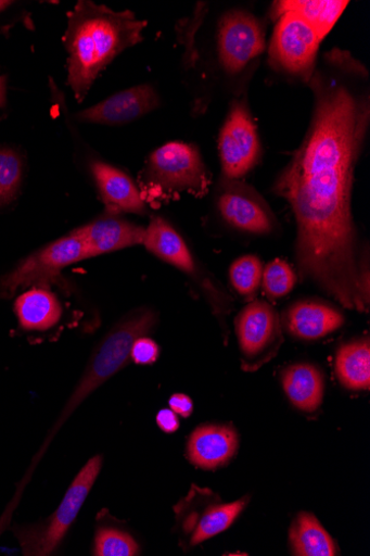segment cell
Masks as SVG:
<instances>
[{
  "mask_svg": "<svg viewBox=\"0 0 370 556\" xmlns=\"http://www.w3.org/2000/svg\"><path fill=\"white\" fill-rule=\"evenodd\" d=\"M102 465L95 456L82 468L68 489L60 508L43 525L17 534L25 555H49L65 538L77 518Z\"/></svg>",
  "mask_w": 370,
  "mask_h": 556,
  "instance_id": "4",
  "label": "cell"
},
{
  "mask_svg": "<svg viewBox=\"0 0 370 556\" xmlns=\"http://www.w3.org/2000/svg\"><path fill=\"white\" fill-rule=\"evenodd\" d=\"M290 544L293 555L298 556H335L340 553L330 533L308 513L298 514L292 522Z\"/></svg>",
  "mask_w": 370,
  "mask_h": 556,
  "instance_id": "22",
  "label": "cell"
},
{
  "mask_svg": "<svg viewBox=\"0 0 370 556\" xmlns=\"http://www.w3.org/2000/svg\"><path fill=\"white\" fill-rule=\"evenodd\" d=\"M148 166L152 180L163 189L188 190L197 195L207 190L205 166L191 144L175 141L157 148Z\"/></svg>",
  "mask_w": 370,
  "mask_h": 556,
  "instance_id": "9",
  "label": "cell"
},
{
  "mask_svg": "<svg viewBox=\"0 0 370 556\" xmlns=\"http://www.w3.org/2000/svg\"><path fill=\"white\" fill-rule=\"evenodd\" d=\"M235 330L245 371H255L272 361L284 341L278 313L260 300L251 302L240 313Z\"/></svg>",
  "mask_w": 370,
  "mask_h": 556,
  "instance_id": "5",
  "label": "cell"
},
{
  "mask_svg": "<svg viewBox=\"0 0 370 556\" xmlns=\"http://www.w3.org/2000/svg\"><path fill=\"white\" fill-rule=\"evenodd\" d=\"M218 207L224 219L241 231L269 235L276 229V218L267 202L239 180L227 179L222 184Z\"/></svg>",
  "mask_w": 370,
  "mask_h": 556,
  "instance_id": "12",
  "label": "cell"
},
{
  "mask_svg": "<svg viewBox=\"0 0 370 556\" xmlns=\"http://www.w3.org/2000/svg\"><path fill=\"white\" fill-rule=\"evenodd\" d=\"M345 323L343 314L322 301L303 300L283 315L288 332L299 340L312 341L339 330Z\"/></svg>",
  "mask_w": 370,
  "mask_h": 556,
  "instance_id": "16",
  "label": "cell"
},
{
  "mask_svg": "<svg viewBox=\"0 0 370 556\" xmlns=\"http://www.w3.org/2000/svg\"><path fill=\"white\" fill-rule=\"evenodd\" d=\"M156 424L166 433H174L180 428L178 415L171 409L158 412Z\"/></svg>",
  "mask_w": 370,
  "mask_h": 556,
  "instance_id": "30",
  "label": "cell"
},
{
  "mask_svg": "<svg viewBox=\"0 0 370 556\" xmlns=\"http://www.w3.org/2000/svg\"><path fill=\"white\" fill-rule=\"evenodd\" d=\"M88 258L84 241L74 231L21 263L15 270L0 280V289L14 293L18 288H41L54 283L65 268Z\"/></svg>",
  "mask_w": 370,
  "mask_h": 556,
  "instance_id": "6",
  "label": "cell"
},
{
  "mask_svg": "<svg viewBox=\"0 0 370 556\" xmlns=\"http://www.w3.org/2000/svg\"><path fill=\"white\" fill-rule=\"evenodd\" d=\"M7 104V77H0V108Z\"/></svg>",
  "mask_w": 370,
  "mask_h": 556,
  "instance_id": "31",
  "label": "cell"
},
{
  "mask_svg": "<svg viewBox=\"0 0 370 556\" xmlns=\"http://www.w3.org/2000/svg\"><path fill=\"white\" fill-rule=\"evenodd\" d=\"M68 22L64 37L69 53L68 84L81 101L105 67L143 40L148 23L131 12L117 13L84 0L68 14Z\"/></svg>",
  "mask_w": 370,
  "mask_h": 556,
  "instance_id": "2",
  "label": "cell"
},
{
  "mask_svg": "<svg viewBox=\"0 0 370 556\" xmlns=\"http://www.w3.org/2000/svg\"><path fill=\"white\" fill-rule=\"evenodd\" d=\"M75 232L85 243L89 258L142 244L144 228L117 214L101 216Z\"/></svg>",
  "mask_w": 370,
  "mask_h": 556,
  "instance_id": "14",
  "label": "cell"
},
{
  "mask_svg": "<svg viewBox=\"0 0 370 556\" xmlns=\"http://www.w3.org/2000/svg\"><path fill=\"white\" fill-rule=\"evenodd\" d=\"M239 448V434L230 426L206 425L196 428L188 442V457L197 468L216 470L226 466Z\"/></svg>",
  "mask_w": 370,
  "mask_h": 556,
  "instance_id": "15",
  "label": "cell"
},
{
  "mask_svg": "<svg viewBox=\"0 0 370 556\" xmlns=\"http://www.w3.org/2000/svg\"><path fill=\"white\" fill-rule=\"evenodd\" d=\"M102 200L112 214H144L143 198L132 179L122 170L101 162L90 166Z\"/></svg>",
  "mask_w": 370,
  "mask_h": 556,
  "instance_id": "17",
  "label": "cell"
},
{
  "mask_svg": "<svg viewBox=\"0 0 370 556\" xmlns=\"http://www.w3.org/2000/svg\"><path fill=\"white\" fill-rule=\"evenodd\" d=\"M335 370L340 382L349 390L362 391L370 388L369 339L343 344L337 352Z\"/></svg>",
  "mask_w": 370,
  "mask_h": 556,
  "instance_id": "23",
  "label": "cell"
},
{
  "mask_svg": "<svg viewBox=\"0 0 370 556\" xmlns=\"http://www.w3.org/2000/svg\"><path fill=\"white\" fill-rule=\"evenodd\" d=\"M161 99L150 85L118 92L77 115L84 123L117 126L133 122L154 111Z\"/></svg>",
  "mask_w": 370,
  "mask_h": 556,
  "instance_id": "13",
  "label": "cell"
},
{
  "mask_svg": "<svg viewBox=\"0 0 370 556\" xmlns=\"http://www.w3.org/2000/svg\"><path fill=\"white\" fill-rule=\"evenodd\" d=\"M266 49V38L258 21L246 12L227 14L219 30V53L224 68L232 75L241 73Z\"/></svg>",
  "mask_w": 370,
  "mask_h": 556,
  "instance_id": "11",
  "label": "cell"
},
{
  "mask_svg": "<svg viewBox=\"0 0 370 556\" xmlns=\"http://www.w3.org/2000/svg\"><path fill=\"white\" fill-rule=\"evenodd\" d=\"M158 355H161V349L149 338L141 337L132 345L131 359L138 365H152Z\"/></svg>",
  "mask_w": 370,
  "mask_h": 556,
  "instance_id": "28",
  "label": "cell"
},
{
  "mask_svg": "<svg viewBox=\"0 0 370 556\" xmlns=\"http://www.w3.org/2000/svg\"><path fill=\"white\" fill-rule=\"evenodd\" d=\"M169 404L171 410L183 418H189L193 413V402L183 393L174 394Z\"/></svg>",
  "mask_w": 370,
  "mask_h": 556,
  "instance_id": "29",
  "label": "cell"
},
{
  "mask_svg": "<svg viewBox=\"0 0 370 556\" xmlns=\"http://www.w3.org/2000/svg\"><path fill=\"white\" fill-rule=\"evenodd\" d=\"M21 326L26 330L44 331L62 318L63 309L55 294L36 287L22 294L15 305Z\"/></svg>",
  "mask_w": 370,
  "mask_h": 556,
  "instance_id": "20",
  "label": "cell"
},
{
  "mask_svg": "<svg viewBox=\"0 0 370 556\" xmlns=\"http://www.w3.org/2000/svg\"><path fill=\"white\" fill-rule=\"evenodd\" d=\"M250 496L225 503L213 491L193 486L188 498L179 505V519L186 541L196 546L228 530L246 508Z\"/></svg>",
  "mask_w": 370,
  "mask_h": 556,
  "instance_id": "7",
  "label": "cell"
},
{
  "mask_svg": "<svg viewBox=\"0 0 370 556\" xmlns=\"http://www.w3.org/2000/svg\"><path fill=\"white\" fill-rule=\"evenodd\" d=\"M23 176L21 156L10 148L0 149V207L16 197Z\"/></svg>",
  "mask_w": 370,
  "mask_h": 556,
  "instance_id": "24",
  "label": "cell"
},
{
  "mask_svg": "<svg viewBox=\"0 0 370 556\" xmlns=\"http://www.w3.org/2000/svg\"><path fill=\"white\" fill-rule=\"evenodd\" d=\"M220 157L227 179L238 180L257 163L259 140L256 127L246 109L233 106L220 135Z\"/></svg>",
  "mask_w": 370,
  "mask_h": 556,
  "instance_id": "10",
  "label": "cell"
},
{
  "mask_svg": "<svg viewBox=\"0 0 370 556\" xmlns=\"http://www.w3.org/2000/svg\"><path fill=\"white\" fill-rule=\"evenodd\" d=\"M142 244L157 258L196 276L197 270L191 252L182 237L162 217H154L144 229Z\"/></svg>",
  "mask_w": 370,
  "mask_h": 556,
  "instance_id": "18",
  "label": "cell"
},
{
  "mask_svg": "<svg viewBox=\"0 0 370 556\" xmlns=\"http://www.w3.org/2000/svg\"><path fill=\"white\" fill-rule=\"evenodd\" d=\"M93 554L98 556H135L139 554V545L125 531L102 528L97 531Z\"/></svg>",
  "mask_w": 370,
  "mask_h": 556,
  "instance_id": "25",
  "label": "cell"
},
{
  "mask_svg": "<svg viewBox=\"0 0 370 556\" xmlns=\"http://www.w3.org/2000/svg\"><path fill=\"white\" fill-rule=\"evenodd\" d=\"M155 324L156 315L151 309L140 308L103 339L63 412V424L88 395L125 367L136 340L149 333Z\"/></svg>",
  "mask_w": 370,
  "mask_h": 556,
  "instance_id": "3",
  "label": "cell"
},
{
  "mask_svg": "<svg viewBox=\"0 0 370 556\" xmlns=\"http://www.w3.org/2000/svg\"><path fill=\"white\" fill-rule=\"evenodd\" d=\"M278 18L270 46L271 61L284 72L308 81L322 40L296 14L284 13Z\"/></svg>",
  "mask_w": 370,
  "mask_h": 556,
  "instance_id": "8",
  "label": "cell"
},
{
  "mask_svg": "<svg viewBox=\"0 0 370 556\" xmlns=\"http://www.w3.org/2000/svg\"><path fill=\"white\" fill-rule=\"evenodd\" d=\"M349 2L342 0H291L275 3V14L293 13L304 20L323 40L335 26Z\"/></svg>",
  "mask_w": 370,
  "mask_h": 556,
  "instance_id": "21",
  "label": "cell"
},
{
  "mask_svg": "<svg viewBox=\"0 0 370 556\" xmlns=\"http://www.w3.org/2000/svg\"><path fill=\"white\" fill-rule=\"evenodd\" d=\"M296 283V275L291 266L277 260L263 270L261 285L271 299H280L289 294Z\"/></svg>",
  "mask_w": 370,
  "mask_h": 556,
  "instance_id": "27",
  "label": "cell"
},
{
  "mask_svg": "<svg viewBox=\"0 0 370 556\" xmlns=\"http://www.w3.org/2000/svg\"><path fill=\"white\" fill-rule=\"evenodd\" d=\"M10 5L9 2H0V11H3L4 9H7L8 7Z\"/></svg>",
  "mask_w": 370,
  "mask_h": 556,
  "instance_id": "32",
  "label": "cell"
},
{
  "mask_svg": "<svg viewBox=\"0 0 370 556\" xmlns=\"http://www.w3.org/2000/svg\"><path fill=\"white\" fill-rule=\"evenodd\" d=\"M283 389L293 406L312 414L321 407L326 382L320 369L309 364H297L282 374Z\"/></svg>",
  "mask_w": 370,
  "mask_h": 556,
  "instance_id": "19",
  "label": "cell"
},
{
  "mask_svg": "<svg viewBox=\"0 0 370 556\" xmlns=\"http://www.w3.org/2000/svg\"><path fill=\"white\" fill-rule=\"evenodd\" d=\"M309 86L314 112L302 144L275 192L295 216L299 273L349 311L366 312L369 289L357 262L352 215L355 167L369 126V93L358 81L362 65L333 50Z\"/></svg>",
  "mask_w": 370,
  "mask_h": 556,
  "instance_id": "1",
  "label": "cell"
},
{
  "mask_svg": "<svg viewBox=\"0 0 370 556\" xmlns=\"http://www.w3.org/2000/svg\"><path fill=\"white\" fill-rule=\"evenodd\" d=\"M263 277L260 261L255 256H244L233 263L230 279L233 288L243 296L253 295Z\"/></svg>",
  "mask_w": 370,
  "mask_h": 556,
  "instance_id": "26",
  "label": "cell"
}]
</instances>
